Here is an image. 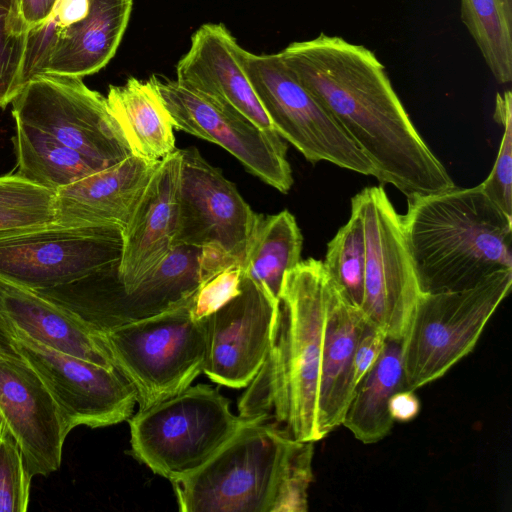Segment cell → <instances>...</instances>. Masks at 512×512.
<instances>
[{"label":"cell","instance_id":"2e32d148","mask_svg":"<svg viewBox=\"0 0 512 512\" xmlns=\"http://www.w3.org/2000/svg\"><path fill=\"white\" fill-rule=\"evenodd\" d=\"M240 287L236 297L202 319L206 335L203 373L230 388L247 387L262 366L278 307L244 274Z\"/></svg>","mask_w":512,"mask_h":512},{"label":"cell","instance_id":"74e56055","mask_svg":"<svg viewBox=\"0 0 512 512\" xmlns=\"http://www.w3.org/2000/svg\"><path fill=\"white\" fill-rule=\"evenodd\" d=\"M419 410L420 402L411 390L396 392L389 402V412L394 421H410L418 415Z\"/></svg>","mask_w":512,"mask_h":512},{"label":"cell","instance_id":"d6986e66","mask_svg":"<svg viewBox=\"0 0 512 512\" xmlns=\"http://www.w3.org/2000/svg\"><path fill=\"white\" fill-rule=\"evenodd\" d=\"M158 163L130 154L57 190L54 222L122 230Z\"/></svg>","mask_w":512,"mask_h":512},{"label":"cell","instance_id":"cb8c5ba5","mask_svg":"<svg viewBox=\"0 0 512 512\" xmlns=\"http://www.w3.org/2000/svg\"><path fill=\"white\" fill-rule=\"evenodd\" d=\"M106 101L131 154L158 162L176 150L174 123L155 75L148 80L130 77L123 85H110Z\"/></svg>","mask_w":512,"mask_h":512},{"label":"cell","instance_id":"3957f363","mask_svg":"<svg viewBox=\"0 0 512 512\" xmlns=\"http://www.w3.org/2000/svg\"><path fill=\"white\" fill-rule=\"evenodd\" d=\"M312 441L247 419L203 467L172 480L182 512H304L312 482Z\"/></svg>","mask_w":512,"mask_h":512},{"label":"cell","instance_id":"4316f807","mask_svg":"<svg viewBox=\"0 0 512 512\" xmlns=\"http://www.w3.org/2000/svg\"><path fill=\"white\" fill-rule=\"evenodd\" d=\"M12 141L17 159L16 173L54 192L109 167L21 123L15 122Z\"/></svg>","mask_w":512,"mask_h":512},{"label":"cell","instance_id":"f35d334b","mask_svg":"<svg viewBox=\"0 0 512 512\" xmlns=\"http://www.w3.org/2000/svg\"><path fill=\"white\" fill-rule=\"evenodd\" d=\"M0 355L20 357L13 344V329L0 309Z\"/></svg>","mask_w":512,"mask_h":512},{"label":"cell","instance_id":"4dcf8cb0","mask_svg":"<svg viewBox=\"0 0 512 512\" xmlns=\"http://www.w3.org/2000/svg\"><path fill=\"white\" fill-rule=\"evenodd\" d=\"M494 118L503 126L501 143L490 174L479 185L496 206L512 217V95L510 91L497 94Z\"/></svg>","mask_w":512,"mask_h":512},{"label":"cell","instance_id":"f546056e","mask_svg":"<svg viewBox=\"0 0 512 512\" xmlns=\"http://www.w3.org/2000/svg\"><path fill=\"white\" fill-rule=\"evenodd\" d=\"M55 192L17 173L0 176V231L54 222Z\"/></svg>","mask_w":512,"mask_h":512},{"label":"cell","instance_id":"5bb4252c","mask_svg":"<svg viewBox=\"0 0 512 512\" xmlns=\"http://www.w3.org/2000/svg\"><path fill=\"white\" fill-rule=\"evenodd\" d=\"M181 153L157 164L122 229V254L114 291L101 285L89 324L94 327L116 300L132 293L173 248L178 214Z\"/></svg>","mask_w":512,"mask_h":512},{"label":"cell","instance_id":"8992f818","mask_svg":"<svg viewBox=\"0 0 512 512\" xmlns=\"http://www.w3.org/2000/svg\"><path fill=\"white\" fill-rule=\"evenodd\" d=\"M191 298L158 315L97 331L114 367L134 387L139 409L185 390L203 373L206 335L203 321L191 315Z\"/></svg>","mask_w":512,"mask_h":512},{"label":"cell","instance_id":"ab89813d","mask_svg":"<svg viewBox=\"0 0 512 512\" xmlns=\"http://www.w3.org/2000/svg\"><path fill=\"white\" fill-rule=\"evenodd\" d=\"M0 5L12 9L14 5V0H0Z\"/></svg>","mask_w":512,"mask_h":512},{"label":"cell","instance_id":"ffe728a7","mask_svg":"<svg viewBox=\"0 0 512 512\" xmlns=\"http://www.w3.org/2000/svg\"><path fill=\"white\" fill-rule=\"evenodd\" d=\"M366 322L361 310L347 302L331 285L318 384L319 440L341 425L354 393V353Z\"/></svg>","mask_w":512,"mask_h":512},{"label":"cell","instance_id":"f1b7e54d","mask_svg":"<svg viewBox=\"0 0 512 512\" xmlns=\"http://www.w3.org/2000/svg\"><path fill=\"white\" fill-rule=\"evenodd\" d=\"M323 262L331 285L360 309L364 298L365 236L359 214L351 209L349 220L327 244Z\"/></svg>","mask_w":512,"mask_h":512},{"label":"cell","instance_id":"9c48e42d","mask_svg":"<svg viewBox=\"0 0 512 512\" xmlns=\"http://www.w3.org/2000/svg\"><path fill=\"white\" fill-rule=\"evenodd\" d=\"M248 79L276 132L311 163L327 161L374 176V168L318 100L277 54H253L242 48Z\"/></svg>","mask_w":512,"mask_h":512},{"label":"cell","instance_id":"60d3db41","mask_svg":"<svg viewBox=\"0 0 512 512\" xmlns=\"http://www.w3.org/2000/svg\"><path fill=\"white\" fill-rule=\"evenodd\" d=\"M4 425H5V421H4L1 411H0V430L4 427Z\"/></svg>","mask_w":512,"mask_h":512},{"label":"cell","instance_id":"5b68a950","mask_svg":"<svg viewBox=\"0 0 512 512\" xmlns=\"http://www.w3.org/2000/svg\"><path fill=\"white\" fill-rule=\"evenodd\" d=\"M247 421L211 385H190L129 418L133 456L172 481L210 461Z\"/></svg>","mask_w":512,"mask_h":512},{"label":"cell","instance_id":"1f68e13d","mask_svg":"<svg viewBox=\"0 0 512 512\" xmlns=\"http://www.w3.org/2000/svg\"><path fill=\"white\" fill-rule=\"evenodd\" d=\"M30 476L22 452L6 424L0 430V512H25Z\"/></svg>","mask_w":512,"mask_h":512},{"label":"cell","instance_id":"277c9868","mask_svg":"<svg viewBox=\"0 0 512 512\" xmlns=\"http://www.w3.org/2000/svg\"><path fill=\"white\" fill-rule=\"evenodd\" d=\"M401 221L422 293L468 289L512 269V217L480 185L410 198Z\"/></svg>","mask_w":512,"mask_h":512},{"label":"cell","instance_id":"9a60e30c","mask_svg":"<svg viewBox=\"0 0 512 512\" xmlns=\"http://www.w3.org/2000/svg\"><path fill=\"white\" fill-rule=\"evenodd\" d=\"M181 174L173 246L216 242L243 264L259 214L234 183L196 148L180 149Z\"/></svg>","mask_w":512,"mask_h":512},{"label":"cell","instance_id":"7a4b0ae2","mask_svg":"<svg viewBox=\"0 0 512 512\" xmlns=\"http://www.w3.org/2000/svg\"><path fill=\"white\" fill-rule=\"evenodd\" d=\"M330 289L320 260L308 258L286 272L270 348L239 399V416L273 419L295 440L319 441L317 397Z\"/></svg>","mask_w":512,"mask_h":512},{"label":"cell","instance_id":"6da1fadb","mask_svg":"<svg viewBox=\"0 0 512 512\" xmlns=\"http://www.w3.org/2000/svg\"><path fill=\"white\" fill-rule=\"evenodd\" d=\"M279 54L369 159L379 182L393 185L408 199L455 187L371 50L321 33L293 42Z\"/></svg>","mask_w":512,"mask_h":512},{"label":"cell","instance_id":"30bf717a","mask_svg":"<svg viewBox=\"0 0 512 512\" xmlns=\"http://www.w3.org/2000/svg\"><path fill=\"white\" fill-rule=\"evenodd\" d=\"M365 236V320L387 338L404 340L422 294L397 213L381 186L366 187L351 199Z\"/></svg>","mask_w":512,"mask_h":512},{"label":"cell","instance_id":"7c38bea8","mask_svg":"<svg viewBox=\"0 0 512 512\" xmlns=\"http://www.w3.org/2000/svg\"><path fill=\"white\" fill-rule=\"evenodd\" d=\"M12 329L15 350L49 389L68 432L78 426H111L132 416L137 394L116 368L56 351Z\"/></svg>","mask_w":512,"mask_h":512},{"label":"cell","instance_id":"4fadbf2b","mask_svg":"<svg viewBox=\"0 0 512 512\" xmlns=\"http://www.w3.org/2000/svg\"><path fill=\"white\" fill-rule=\"evenodd\" d=\"M155 82L175 129L221 146L266 184L282 193L290 190L293 177L287 146L278 133L262 130L176 80L155 76Z\"/></svg>","mask_w":512,"mask_h":512},{"label":"cell","instance_id":"484cf974","mask_svg":"<svg viewBox=\"0 0 512 512\" xmlns=\"http://www.w3.org/2000/svg\"><path fill=\"white\" fill-rule=\"evenodd\" d=\"M303 237L295 217L287 210L260 215L242 269L275 302H279L284 276L301 261Z\"/></svg>","mask_w":512,"mask_h":512},{"label":"cell","instance_id":"7402d4cb","mask_svg":"<svg viewBox=\"0 0 512 512\" xmlns=\"http://www.w3.org/2000/svg\"><path fill=\"white\" fill-rule=\"evenodd\" d=\"M132 6L133 0H90L87 15L53 38L39 73L81 78L97 73L115 55Z\"/></svg>","mask_w":512,"mask_h":512},{"label":"cell","instance_id":"836d02e7","mask_svg":"<svg viewBox=\"0 0 512 512\" xmlns=\"http://www.w3.org/2000/svg\"><path fill=\"white\" fill-rule=\"evenodd\" d=\"M242 276V266L237 264L202 282L191 298V315L202 320L236 297L241 292Z\"/></svg>","mask_w":512,"mask_h":512},{"label":"cell","instance_id":"e0dca14e","mask_svg":"<svg viewBox=\"0 0 512 512\" xmlns=\"http://www.w3.org/2000/svg\"><path fill=\"white\" fill-rule=\"evenodd\" d=\"M0 411L30 476L57 471L69 432L49 389L21 357L0 355Z\"/></svg>","mask_w":512,"mask_h":512},{"label":"cell","instance_id":"e575fe53","mask_svg":"<svg viewBox=\"0 0 512 512\" xmlns=\"http://www.w3.org/2000/svg\"><path fill=\"white\" fill-rule=\"evenodd\" d=\"M57 0H14L10 10V29L14 36L23 37L44 26Z\"/></svg>","mask_w":512,"mask_h":512},{"label":"cell","instance_id":"d6a6232c","mask_svg":"<svg viewBox=\"0 0 512 512\" xmlns=\"http://www.w3.org/2000/svg\"><path fill=\"white\" fill-rule=\"evenodd\" d=\"M11 8L0 5V108H5L24 86L23 64L26 36L10 30Z\"/></svg>","mask_w":512,"mask_h":512},{"label":"cell","instance_id":"d590c367","mask_svg":"<svg viewBox=\"0 0 512 512\" xmlns=\"http://www.w3.org/2000/svg\"><path fill=\"white\" fill-rule=\"evenodd\" d=\"M386 338L383 331L366 322L354 353L353 380L355 388L380 357Z\"/></svg>","mask_w":512,"mask_h":512},{"label":"cell","instance_id":"d4e9b609","mask_svg":"<svg viewBox=\"0 0 512 512\" xmlns=\"http://www.w3.org/2000/svg\"><path fill=\"white\" fill-rule=\"evenodd\" d=\"M400 390H405L403 340L386 338L380 357L357 384L341 425L364 444L380 441L393 426L389 402Z\"/></svg>","mask_w":512,"mask_h":512},{"label":"cell","instance_id":"603a6c76","mask_svg":"<svg viewBox=\"0 0 512 512\" xmlns=\"http://www.w3.org/2000/svg\"><path fill=\"white\" fill-rule=\"evenodd\" d=\"M199 253L200 247L173 246L132 293L106 309L93 329L102 331L152 317L190 300L200 285Z\"/></svg>","mask_w":512,"mask_h":512},{"label":"cell","instance_id":"8fae6325","mask_svg":"<svg viewBox=\"0 0 512 512\" xmlns=\"http://www.w3.org/2000/svg\"><path fill=\"white\" fill-rule=\"evenodd\" d=\"M12 115L89 158L111 166L131 154L107 105L81 77L39 73L12 100Z\"/></svg>","mask_w":512,"mask_h":512},{"label":"cell","instance_id":"44dd1931","mask_svg":"<svg viewBox=\"0 0 512 512\" xmlns=\"http://www.w3.org/2000/svg\"><path fill=\"white\" fill-rule=\"evenodd\" d=\"M0 309L12 327L34 341L104 367H114L96 331L37 292L0 280Z\"/></svg>","mask_w":512,"mask_h":512},{"label":"cell","instance_id":"ac0fdd59","mask_svg":"<svg viewBox=\"0 0 512 512\" xmlns=\"http://www.w3.org/2000/svg\"><path fill=\"white\" fill-rule=\"evenodd\" d=\"M241 50L222 23L203 24L177 63L176 81L241 114L262 130L277 133L243 68Z\"/></svg>","mask_w":512,"mask_h":512},{"label":"cell","instance_id":"ba28073f","mask_svg":"<svg viewBox=\"0 0 512 512\" xmlns=\"http://www.w3.org/2000/svg\"><path fill=\"white\" fill-rule=\"evenodd\" d=\"M122 230L56 222L0 231V280L38 291L117 269Z\"/></svg>","mask_w":512,"mask_h":512},{"label":"cell","instance_id":"52a82bcc","mask_svg":"<svg viewBox=\"0 0 512 512\" xmlns=\"http://www.w3.org/2000/svg\"><path fill=\"white\" fill-rule=\"evenodd\" d=\"M511 286L507 269L468 289L422 293L403 340L405 390L437 380L469 354Z\"/></svg>","mask_w":512,"mask_h":512},{"label":"cell","instance_id":"8d00e7d4","mask_svg":"<svg viewBox=\"0 0 512 512\" xmlns=\"http://www.w3.org/2000/svg\"><path fill=\"white\" fill-rule=\"evenodd\" d=\"M240 264L241 261L224 249L220 244L211 242L200 247L198 274L200 284L215 274Z\"/></svg>","mask_w":512,"mask_h":512},{"label":"cell","instance_id":"83f0119b","mask_svg":"<svg viewBox=\"0 0 512 512\" xmlns=\"http://www.w3.org/2000/svg\"><path fill=\"white\" fill-rule=\"evenodd\" d=\"M461 19L500 84L512 80V0H461Z\"/></svg>","mask_w":512,"mask_h":512}]
</instances>
